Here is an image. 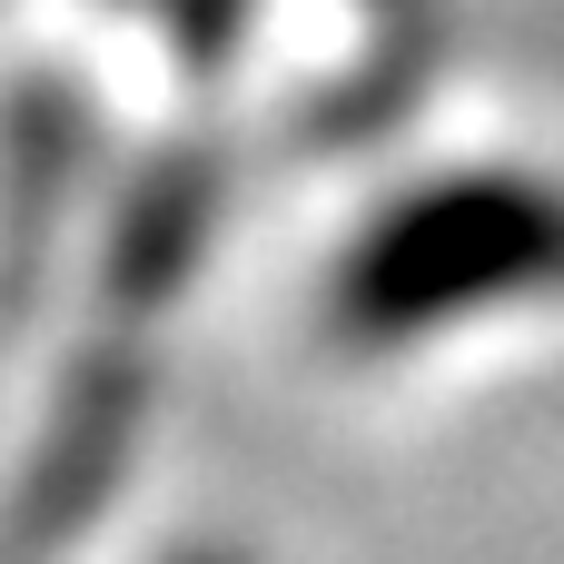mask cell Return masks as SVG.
<instances>
[{
    "instance_id": "1",
    "label": "cell",
    "mask_w": 564,
    "mask_h": 564,
    "mask_svg": "<svg viewBox=\"0 0 564 564\" xmlns=\"http://www.w3.org/2000/svg\"><path fill=\"white\" fill-rule=\"evenodd\" d=\"M535 297H564V178L535 169L406 188L327 278V317L347 347H406Z\"/></svg>"
},
{
    "instance_id": "2",
    "label": "cell",
    "mask_w": 564,
    "mask_h": 564,
    "mask_svg": "<svg viewBox=\"0 0 564 564\" xmlns=\"http://www.w3.org/2000/svg\"><path fill=\"white\" fill-rule=\"evenodd\" d=\"M178 564H238V555H178Z\"/></svg>"
}]
</instances>
